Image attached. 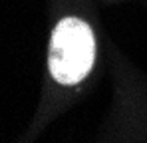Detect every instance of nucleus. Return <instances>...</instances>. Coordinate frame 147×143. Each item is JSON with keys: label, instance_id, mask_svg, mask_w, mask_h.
I'll return each instance as SVG.
<instances>
[{"label": "nucleus", "instance_id": "f257e3e1", "mask_svg": "<svg viewBox=\"0 0 147 143\" xmlns=\"http://www.w3.org/2000/svg\"><path fill=\"white\" fill-rule=\"evenodd\" d=\"M96 60L94 32L80 18L68 16L54 28L48 66L56 82L64 86L80 84Z\"/></svg>", "mask_w": 147, "mask_h": 143}]
</instances>
